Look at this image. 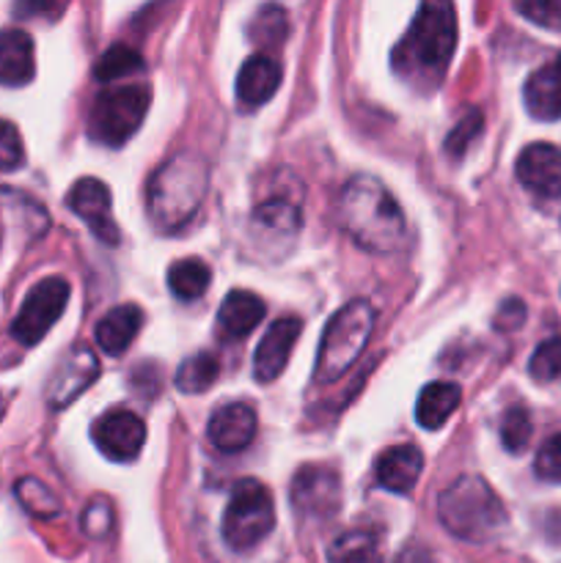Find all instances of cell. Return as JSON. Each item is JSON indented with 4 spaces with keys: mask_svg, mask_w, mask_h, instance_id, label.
<instances>
[{
    "mask_svg": "<svg viewBox=\"0 0 561 563\" xmlns=\"http://www.w3.org/2000/svg\"><path fill=\"white\" fill-rule=\"evenodd\" d=\"M336 218L344 234L369 253H394L405 242V214L374 176H352L341 187Z\"/></svg>",
    "mask_w": 561,
    "mask_h": 563,
    "instance_id": "6da1fadb",
    "label": "cell"
},
{
    "mask_svg": "<svg viewBox=\"0 0 561 563\" xmlns=\"http://www.w3.org/2000/svg\"><path fill=\"white\" fill-rule=\"evenodd\" d=\"M209 168L198 154H174L148 179L146 209L160 231H179L201 209Z\"/></svg>",
    "mask_w": 561,
    "mask_h": 563,
    "instance_id": "7a4b0ae2",
    "label": "cell"
},
{
    "mask_svg": "<svg viewBox=\"0 0 561 563\" xmlns=\"http://www.w3.org/2000/svg\"><path fill=\"white\" fill-rule=\"evenodd\" d=\"M457 47V14L446 0H429L418 5L410 31L394 53V66L410 80H438L449 66Z\"/></svg>",
    "mask_w": 561,
    "mask_h": 563,
    "instance_id": "3957f363",
    "label": "cell"
},
{
    "mask_svg": "<svg viewBox=\"0 0 561 563\" xmlns=\"http://www.w3.org/2000/svg\"><path fill=\"white\" fill-rule=\"evenodd\" d=\"M438 520L465 542H487L506 526V509L484 478L462 476L440 493Z\"/></svg>",
    "mask_w": 561,
    "mask_h": 563,
    "instance_id": "277c9868",
    "label": "cell"
},
{
    "mask_svg": "<svg viewBox=\"0 0 561 563\" xmlns=\"http://www.w3.org/2000/svg\"><path fill=\"white\" fill-rule=\"evenodd\" d=\"M374 319H377V313L366 300L346 302L328 319L322 341H319L317 366H314L317 383H336L355 366L358 357L366 350L369 339H372Z\"/></svg>",
    "mask_w": 561,
    "mask_h": 563,
    "instance_id": "5b68a950",
    "label": "cell"
},
{
    "mask_svg": "<svg viewBox=\"0 0 561 563\" xmlns=\"http://www.w3.org/2000/svg\"><path fill=\"white\" fill-rule=\"evenodd\" d=\"M275 504L270 489L256 478H242L231 489L223 511V542L237 553H248L273 533Z\"/></svg>",
    "mask_w": 561,
    "mask_h": 563,
    "instance_id": "8992f818",
    "label": "cell"
},
{
    "mask_svg": "<svg viewBox=\"0 0 561 563\" xmlns=\"http://www.w3.org/2000/svg\"><path fill=\"white\" fill-rule=\"evenodd\" d=\"M148 104H152V91L146 86L105 88L94 99L91 115H88V135L102 146H124L146 119Z\"/></svg>",
    "mask_w": 561,
    "mask_h": 563,
    "instance_id": "52a82bcc",
    "label": "cell"
},
{
    "mask_svg": "<svg viewBox=\"0 0 561 563\" xmlns=\"http://www.w3.org/2000/svg\"><path fill=\"white\" fill-rule=\"evenodd\" d=\"M66 302H69V284L58 275L44 278L28 291L25 302H22L20 313L11 322V335L20 341L22 346H36L44 335L50 333L55 322L64 317Z\"/></svg>",
    "mask_w": 561,
    "mask_h": 563,
    "instance_id": "ba28073f",
    "label": "cell"
},
{
    "mask_svg": "<svg viewBox=\"0 0 561 563\" xmlns=\"http://www.w3.org/2000/svg\"><path fill=\"white\" fill-rule=\"evenodd\" d=\"M292 506L297 517H333L341 506V482L336 471L306 465L292 478Z\"/></svg>",
    "mask_w": 561,
    "mask_h": 563,
    "instance_id": "9c48e42d",
    "label": "cell"
},
{
    "mask_svg": "<svg viewBox=\"0 0 561 563\" xmlns=\"http://www.w3.org/2000/svg\"><path fill=\"white\" fill-rule=\"evenodd\" d=\"M91 440L108 460L132 462L146 443V423L130 410H110L94 421Z\"/></svg>",
    "mask_w": 561,
    "mask_h": 563,
    "instance_id": "30bf717a",
    "label": "cell"
},
{
    "mask_svg": "<svg viewBox=\"0 0 561 563\" xmlns=\"http://www.w3.org/2000/svg\"><path fill=\"white\" fill-rule=\"evenodd\" d=\"M99 377V361L88 346H72L64 361L55 366L47 385V405L53 410L69 407L82 390L91 388Z\"/></svg>",
    "mask_w": 561,
    "mask_h": 563,
    "instance_id": "8fae6325",
    "label": "cell"
},
{
    "mask_svg": "<svg viewBox=\"0 0 561 563\" xmlns=\"http://www.w3.org/2000/svg\"><path fill=\"white\" fill-rule=\"evenodd\" d=\"M66 207L77 214L80 220H86L88 229L94 231L99 242H108V245H119L121 231L113 223V214H110V190L105 181L91 179H77L72 185L69 196H66Z\"/></svg>",
    "mask_w": 561,
    "mask_h": 563,
    "instance_id": "7c38bea8",
    "label": "cell"
},
{
    "mask_svg": "<svg viewBox=\"0 0 561 563\" xmlns=\"http://www.w3.org/2000/svg\"><path fill=\"white\" fill-rule=\"evenodd\" d=\"M515 174L534 196L561 198V148L553 143H531L517 157Z\"/></svg>",
    "mask_w": 561,
    "mask_h": 563,
    "instance_id": "4fadbf2b",
    "label": "cell"
},
{
    "mask_svg": "<svg viewBox=\"0 0 561 563\" xmlns=\"http://www.w3.org/2000/svg\"><path fill=\"white\" fill-rule=\"evenodd\" d=\"M256 412L245 401L218 407L207 423V438L220 454H240L256 438Z\"/></svg>",
    "mask_w": 561,
    "mask_h": 563,
    "instance_id": "5bb4252c",
    "label": "cell"
},
{
    "mask_svg": "<svg viewBox=\"0 0 561 563\" xmlns=\"http://www.w3.org/2000/svg\"><path fill=\"white\" fill-rule=\"evenodd\" d=\"M302 324L297 317H284L275 319L267 328L264 339L258 341L256 355H253V377L256 383H275L280 377V372L289 363L292 350H295V341L300 335Z\"/></svg>",
    "mask_w": 561,
    "mask_h": 563,
    "instance_id": "9a60e30c",
    "label": "cell"
},
{
    "mask_svg": "<svg viewBox=\"0 0 561 563\" xmlns=\"http://www.w3.org/2000/svg\"><path fill=\"white\" fill-rule=\"evenodd\" d=\"M424 473V454L418 445H394V449L383 451L374 467V476L383 489L394 495H407L413 493L416 482Z\"/></svg>",
    "mask_w": 561,
    "mask_h": 563,
    "instance_id": "2e32d148",
    "label": "cell"
},
{
    "mask_svg": "<svg viewBox=\"0 0 561 563\" xmlns=\"http://www.w3.org/2000/svg\"><path fill=\"white\" fill-rule=\"evenodd\" d=\"M36 77L33 38L22 27L0 31V86L20 88Z\"/></svg>",
    "mask_w": 561,
    "mask_h": 563,
    "instance_id": "e0dca14e",
    "label": "cell"
},
{
    "mask_svg": "<svg viewBox=\"0 0 561 563\" xmlns=\"http://www.w3.org/2000/svg\"><path fill=\"white\" fill-rule=\"evenodd\" d=\"M280 86V66L270 55H251L237 75V97L245 108H258L275 97Z\"/></svg>",
    "mask_w": 561,
    "mask_h": 563,
    "instance_id": "ac0fdd59",
    "label": "cell"
},
{
    "mask_svg": "<svg viewBox=\"0 0 561 563\" xmlns=\"http://www.w3.org/2000/svg\"><path fill=\"white\" fill-rule=\"evenodd\" d=\"M141 328L143 311L138 306H132V302H127V306L110 308V311L97 322L94 335H97V344L105 355L119 357L130 350V344L138 339Z\"/></svg>",
    "mask_w": 561,
    "mask_h": 563,
    "instance_id": "d6986e66",
    "label": "cell"
},
{
    "mask_svg": "<svg viewBox=\"0 0 561 563\" xmlns=\"http://www.w3.org/2000/svg\"><path fill=\"white\" fill-rule=\"evenodd\" d=\"M522 99H526L528 113L537 121L561 119V53L553 64L542 66L528 77Z\"/></svg>",
    "mask_w": 561,
    "mask_h": 563,
    "instance_id": "ffe728a7",
    "label": "cell"
},
{
    "mask_svg": "<svg viewBox=\"0 0 561 563\" xmlns=\"http://www.w3.org/2000/svg\"><path fill=\"white\" fill-rule=\"evenodd\" d=\"M264 319V302L253 291L234 289L220 302L218 324L229 339H245Z\"/></svg>",
    "mask_w": 561,
    "mask_h": 563,
    "instance_id": "44dd1931",
    "label": "cell"
},
{
    "mask_svg": "<svg viewBox=\"0 0 561 563\" xmlns=\"http://www.w3.org/2000/svg\"><path fill=\"white\" fill-rule=\"evenodd\" d=\"M460 399H462L460 385L429 383L416 401V421L421 423L424 429H429V432H435V429L443 427V423L451 418V412L460 407Z\"/></svg>",
    "mask_w": 561,
    "mask_h": 563,
    "instance_id": "7402d4cb",
    "label": "cell"
},
{
    "mask_svg": "<svg viewBox=\"0 0 561 563\" xmlns=\"http://www.w3.org/2000/svg\"><path fill=\"white\" fill-rule=\"evenodd\" d=\"M212 284V269L201 258H179L168 269V289L179 300H198Z\"/></svg>",
    "mask_w": 561,
    "mask_h": 563,
    "instance_id": "603a6c76",
    "label": "cell"
},
{
    "mask_svg": "<svg viewBox=\"0 0 561 563\" xmlns=\"http://www.w3.org/2000/svg\"><path fill=\"white\" fill-rule=\"evenodd\" d=\"M380 542L372 531L366 528H355V531H346L330 544L328 550V563H380Z\"/></svg>",
    "mask_w": 561,
    "mask_h": 563,
    "instance_id": "cb8c5ba5",
    "label": "cell"
},
{
    "mask_svg": "<svg viewBox=\"0 0 561 563\" xmlns=\"http://www.w3.org/2000/svg\"><path fill=\"white\" fill-rule=\"evenodd\" d=\"M220 374V361L215 352H196L193 357H187L185 363L179 366V372H176V388L182 390V394H201V390H207L209 385L218 379Z\"/></svg>",
    "mask_w": 561,
    "mask_h": 563,
    "instance_id": "d4e9b609",
    "label": "cell"
},
{
    "mask_svg": "<svg viewBox=\"0 0 561 563\" xmlns=\"http://www.w3.org/2000/svg\"><path fill=\"white\" fill-rule=\"evenodd\" d=\"M141 66L143 58L138 49L127 47V44H113V47L105 49V53L99 55L97 64H94V77H97L99 82H113L119 80V77L132 75V71H138Z\"/></svg>",
    "mask_w": 561,
    "mask_h": 563,
    "instance_id": "484cf974",
    "label": "cell"
},
{
    "mask_svg": "<svg viewBox=\"0 0 561 563\" xmlns=\"http://www.w3.org/2000/svg\"><path fill=\"white\" fill-rule=\"evenodd\" d=\"M248 36L264 47H278L289 36V16L280 5H264L256 11L253 22L248 25Z\"/></svg>",
    "mask_w": 561,
    "mask_h": 563,
    "instance_id": "4316f807",
    "label": "cell"
},
{
    "mask_svg": "<svg viewBox=\"0 0 561 563\" xmlns=\"http://www.w3.org/2000/svg\"><path fill=\"white\" fill-rule=\"evenodd\" d=\"M534 434V423H531V412L526 410L522 405L509 407L501 418V443L509 454H520V451L528 449Z\"/></svg>",
    "mask_w": 561,
    "mask_h": 563,
    "instance_id": "83f0119b",
    "label": "cell"
},
{
    "mask_svg": "<svg viewBox=\"0 0 561 563\" xmlns=\"http://www.w3.org/2000/svg\"><path fill=\"white\" fill-rule=\"evenodd\" d=\"M14 493L16 498L22 500V506H25L31 515L42 517V520H50V517H55L61 511L58 498H55L42 482H36V478H22V482L16 484Z\"/></svg>",
    "mask_w": 561,
    "mask_h": 563,
    "instance_id": "f1b7e54d",
    "label": "cell"
},
{
    "mask_svg": "<svg viewBox=\"0 0 561 563\" xmlns=\"http://www.w3.org/2000/svg\"><path fill=\"white\" fill-rule=\"evenodd\" d=\"M528 372L537 383H553V379L561 377V335L544 339L534 350L531 361H528Z\"/></svg>",
    "mask_w": 561,
    "mask_h": 563,
    "instance_id": "f546056e",
    "label": "cell"
},
{
    "mask_svg": "<svg viewBox=\"0 0 561 563\" xmlns=\"http://www.w3.org/2000/svg\"><path fill=\"white\" fill-rule=\"evenodd\" d=\"M256 223L267 225L273 231H297L300 229V212L292 201L284 198H270V201L258 203L256 212H253Z\"/></svg>",
    "mask_w": 561,
    "mask_h": 563,
    "instance_id": "4dcf8cb0",
    "label": "cell"
},
{
    "mask_svg": "<svg viewBox=\"0 0 561 563\" xmlns=\"http://www.w3.org/2000/svg\"><path fill=\"white\" fill-rule=\"evenodd\" d=\"M22 163H25V146L20 130L11 121L0 119V174L22 168Z\"/></svg>",
    "mask_w": 561,
    "mask_h": 563,
    "instance_id": "1f68e13d",
    "label": "cell"
},
{
    "mask_svg": "<svg viewBox=\"0 0 561 563\" xmlns=\"http://www.w3.org/2000/svg\"><path fill=\"white\" fill-rule=\"evenodd\" d=\"M482 126H484L482 110H476V108L468 110L465 119H462L460 124L451 130V135L446 137V152H449L451 157H462V154H465V148L471 146V141H476L479 137Z\"/></svg>",
    "mask_w": 561,
    "mask_h": 563,
    "instance_id": "d6a6232c",
    "label": "cell"
},
{
    "mask_svg": "<svg viewBox=\"0 0 561 563\" xmlns=\"http://www.w3.org/2000/svg\"><path fill=\"white\" fill-rule=\"evenodd\" d=\"M534 471L544 482L561 484V434H553L550 440H544L542 449L537 451V462H534Z\"/></svg>",
    "mask_w": 561,
    "mask_h": 563,
    "instance_id": "836d02e7",
    "label": "cell"
},
{
    "mask_svg": "<svg viewBox=\"0 0 561 563\" xmlns=\"http://www.w3.org/2000/svg\"><path fill=\"white\" fill-rule=\"evenodd\" d=\"M517 11L537 25L561 31V3L556 0H526V3H517Z\"/></svg>",
    "mask_w": 561,
    "mask_h": 563,
    "instance_id": "e575fe53",
    "label": "cell"
},
{
    "mask_svg": "<svg viewBox=\"0 0 561 563\" xmlns=\"http://www.w3.org/2000/svg\"><path fill=\"white\" fill-rule=\"evenodd\" d=\"M522 322H526V306H522L520 300H506L504 306H501L498 319H495V324H498L501 330H515L520 328Z\"/></svg>",
    "mask_w": 561,
    "mask_h": 563,
    "instance_id": "d590c367",
    "label": "cell"
}]
</instances>
